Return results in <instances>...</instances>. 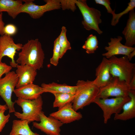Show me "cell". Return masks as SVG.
I'll return each mask as SVG.
<instances>
[{"label":"cell","mask_w":135,"mask_h":135,"mask_svg":"<svg viewBox=\"0 0 135 135\" xmlns=\"http://www.w3.org/2000/svg\"><path fill=\"white\" fill-rule=\"evenodd\" d=\"M98 41L96 36L92 34L90 35L87 38L82 48L88 54L94 53L98 48Z\"/></svg>","instance_id":"cb8c5ba5"},{"label":"cell","mask_w":135,"mask_h":135,"mask_svg":"<svg viewBox=\"0 0 135 135\" xmlns=\"http://www.w3.org/2000/svg\"><path fill=\"white\" fill-rule=\"evenodd\" d=\"M109 59L112 77H117L129 84L135 72V64L130 62L126 56L119 58L114 56Z\"/></svg>","instance_id":"277c9868"},{"label":"cell","mask_w":135,"mask_h":135,"mask_svg":"<svg viewBox=\"0 0 135 135\" xmlns=\"http://www.w3.org/2000/svg\"><path fill=\"white\" fill-rule=\"evenodd\" d=\"M128 6L122 12L119 13H116L112 16L111 22V24L112 26H115L118 22L120 18L123 15L127 14L130 10L134 9L135 7V0H130L128 3Z\"/></svg>","instance_id":"d4e9b609"},{"label":"cell","mask_w":135,"mask_h":135,"mask_svg":"<svg viewBox=\"0 0 135 135\" xmlns=\"http://www.w3.org/2000/svg\"><path fill=\"white\" fill-rule=\"evenodd\" d=\"M60 48L59 44L58 37L54 42L53 55L50 60L51 64L55 66L57 65L60 58Z\"/></svg>","instance_id":"484cf974"},{"label":"cell","mask_w":135,"mask_h":135,"mask_svg":"<svg viewBox=\"0 0 135 135\" xmlns=\"http://www.w3.org/2000/svg\"><path fill=\"white\" fill-rule=\"evenodd\" d=\"M96 4L104 6L107 10L108 12L111 14L112 16L115 14V10H113L110 6V3L109 0H95Z\"/></svg>","instance_id":"f546056e"},{"label":"cell","mask_w":135,"mask_h":135,"mask_svg":"<svg viewBox=\"0 0 135 135\" xmlns=\"http://www.w3.org/2000/svg\"><path fill=\"white\" fill-rule=\"evenodd\" d=\"M5 110L4 109L0 110V132L2 131L6 124L8 122L10 117L9 114L7 115L4 114Z\"/></svg>","instance_id":"83f0119b"},{"label":"cell","mask_w":135,"mask_h":135,"mask_svg":"<svg viewBox=\"0 0 135 135\" xmlns=\"http://www.w3.org/2000/svg\"><path fill=\"white\" fill-rule=\"evenodd\" d=\"M22 1L24 3L21 7L20 13H26L34 19L40 18L46 12L61 8L60 0H44L46 4L42 5L36 4L34 0Z\"/></svg>","instance_id":"52a82bcc"},{"label":"cell","mask_w":135,"mask_h":135,"mask_svg":"<svg viewBox=\"0 0 135 135\" xmlns=\"http://www.w3.org/2000/svg\"><path fill=\"white\" fill-rule=\"evenodd\" d=\"M130 100L123 105L122 113L114 114V120H126L135 117V90H131L129 94Z\"/></svg>","instance_id":"e0dca14e"},{"label":"cell","mask_w":135,"mask_h":135,"mask_svg":"<svg viewBox=\"0 0 135 135\" xmlns=\"http://www.w3.org/2000/svg\"><path fill=\"white\" fill-rule=\"evenodd\" d=\"M14 102L22 109V113L14 112V115L17 118L26 120L29 123L35 121L40 122V115L42 111L43 103L41 96L33 100L18 98Z\"/></svg>","instance_id":"3957f363"},{"label":"cell","mask_w":135,"mask_h":135,"mask_svg":"<svg viewBox=\"0 0 135 135\" xmlns=\"http://www.w3.org/2000/svg\"><path fill=\"white\" fill-rule=\"evenodd\" d=\"M2 12L0 13V35L2 36L4 34V32L5 23L3 20Z\"/></svg>","instance_id":"1f68e13d"},{"label":"cell","mask_w":135,"mask_h":135,"mask_svg":"<svg viewBox=\"0 0 135 135\" xmlns=\"http://www.w3.org/2000/svg\"><path fill=\"white\" fill-rule=\"evenodd\" d=\"M12 67L10 66L7 64L5 63L2 62H0V78L4 74L10 72Z\"/></svg>","instance_id":"4dcf8cb0"},{"label":"cell","mask_w":135,"mask_h":135,"mask_svg":"<svg viewBox=\"0 0 135 135\" xmlns=\"http://www.w3.org/2000/svg\"><path fill=\"white\" fill-rule=\"evenodd\" d=\"M17 31L16 27L13 24H10L5 26L4 29V34L12 36L15 34Z\"/></svg>","instance_id":"f1b7e54d"},{"label":"cell","mask_w":135,"mask_h":135,"mask_svg":"<svg viewBox=\"0 0 135 135\" xmlns=\"http://www.w3.org/2000/svg\"><path fill=\"white\" fill-rule=\"evenodd\" d=\"M122 39L120 36H118L117 38H111L110 42L108 43V46L104 48L107 52L103 53L102 56L108 59L118 54L128 57L131 52L135 50V48L122 44L121 42Z\"/></svg>","instance_id":"7c38bea8"},{"label":"cell","mask_w":135,"mask_h":135,"mask_svg":"<svg viewBox=\"0 0 135 135\" xmlns=\"http://www.w3.org/2000/svg\"><path fill=\"white\" fill-rule=\"evenodd\" d=\"M4 109L6 110L8 109V108L6 104L2 105L0 104V110Z\"/></svg>","instance_id":"e575fe53"},{"label":"cell","mask_w":135,"mask_h":135,"mask_svg":"<svg viewBox=\"0 0 135 135\" xmlns=\"http://www.w3.org/2000/svg\"><path fill=\"white\" fill-rule=\"evenodd\" d=\"M129 84L131 90H135V72Z\"/></svg>","instance_id":"d6a6232c"},{"label":"cell","mask_w":135,"mask_h":135,"mask_svg":"<svg viewBox=\"0 0 135 135\" xmlns=\"http://www.w3.org/2000/svg\"><path fill=\"white\" fill-rule=\"evenodd\" d=\"M96 78L93 80V82L99 88L106 86L110 83L113 77L110 72L109 59L103 57L96 69Z\"/></svg>","instance_id":"4fadbf2b"},{"label":"cell","mask_w":135,"mask_h":135,"mask_svg":"<svg viewBox=\"0 0 135 135\" xmlns=\"http://www.w3.org/2000/svg\"><path fill=\"white\" fill-rule=\"evenodd\" d=\"M77 88L72 101V107L76 111L93 102L98 93L99 88L93 80H79L76 84Z\"/></svg>","instance_id":"7a4b0ae2"},{"label":"cell","mask_w":135,"mask_h":135,"mask_svg":"<svg viewBox=\"0 0 135 135\" xmlns=\"http://www.w3.org/2000/svg\"><path fill=\"white\" fill-rule=\"evenodd\" d=\"M130 90L129 84L126 81L117 77H113L108 84L99 88L96 98H105L111 96L127 97L129 96Z\"/></svg>","instance_id":"ba28073f"},{"label":"cell","mask_w":135,"mask_h":135,"mask_svg":"<svg viewBox=\"0 0 135 135\" xmlns=\"http://www.w3.org/2000/svg\"><path fill=\"white\" fill-rule=\"evenodd\" d=\"M53 94L55 97L53 107L58 108V109L72 102L74 94L68 93H55Z\"/></svg>","instance_id":"7402d4cb"},{"label":"cell","mask_w":135,"mask_h":135,"mask_svg":"<svg viewBox=\"0 0 135 135\" xmlns=\"http://www.w3.org/2000/svg\"><path fill=\"white\" fill-rule=\"evenodd\" d=\"M122 33L126 40L124 45L132 47L135 44V12L134 9L129 12L126 26Z\"/></svg>","instance_id":"ac0fdd59"},{"label":"cell","mask_w":135,"mask_h":135,"mask_svg":"<svg viewBox=\"0 0 135 135\" xmlns=\"http://www.w3.org/2000/svg\"><path fill=\"white\" fill-rule=\"evenodd\" d=\"M76 0H60L61 8L63 10H70L74 12L76 9Z\"/></svg>","instance_id":"4316f807"},{"label":"cell","mask_w":135,"mask_h":135,"mask_svg":"<svg viewBox=\"0 0 135 135\" xmlns=\"http://www.w3.org/2000/svg\"><path fill=\"white\" fill-rule=\"evenodd\" d=\"M40 117V122H33L34 127L48 135H60V128L63 123L52 116L47 117L42 111Z\"/></svg>","instance_id":"8fae6325"},{"label":"cell","mask_w":135,"mask_h":135,"mask_svg":"<svg viewBox=\"0 0 135 135\" xmlns=\"http://www.w3.org/2000/svg\"><path fill=\"white\" fill-rule=\"evenodd\" d=\"M18 80V77L14 71L6 74L4 77L0 78V96L6 102L10 113L15 112V102L12 101V96Z\"/></svg>","instance_id":"8992f818"},{"label":"cell","mask_w":135,"mask_h":135,"mask_svg":"<svg viewBox=\"0 0 135 135\" xmlns=\"http://www.w3.org/2000/svg\"><path fill=\"white\" fill-rule=\"evenodd\" d=\"M135 50L133 51V52H131L127 58L129 61H130L132 59V58L135 56Z\"/></svg>","instance_id":"836d02e7"},{"label":"cell","mask_w":135,"mask_h":135,"mask_svg":"<svg viewBox=\"0 0 135 135\" xmlns=\"http://www.w3.org/2000/svg\"><path fill=\"white\" fill-rule=\"evenodd\" d=\"M76 4L83 16L82 23L84 27L88 30H94L98 34H102L103 32L99 26V24L102 22L100 11L89 7L86 0H76Z\"/></svg>","instance_id":"5b68a950"},{"label":"cell","mask_w":135,"mask_h":135,"mask_svg":"<svg viewBox=\"0 0 135 135\" xmlns=\"http://www.w3.org/2000/svg\"><path fill=\"white\" fill-rule=\"evenodd\" d=\"M23 45L16 43L12 38L10 35L4 34L0 36V62L5 56L10 58V66L12 68H16L18 64L14 60L16 51L21 50Z\"/></svg>","instance_id":"30bf717a"},{"label":"cell","mask_w":135,"mask_h":135,"mask_svg":"<svg viewBox=\"0 0 135 135\" xmlns=\"http://www.w3.org/2000/svg\"><path fill=\"white\" fill-rule=\"evenodd\" d=\"M130 100L129 96L110 98H96L93 103L96 104L102 110L104 122L106 124L112 114L120 113L124 104Z\"/></svg>","instance_id":"9c48e42d"},{"label":"cell","mask_w":135,"mask_h":135,"mask_svg":"<svg viewBox=\"0 0 135 135\" xmlns=\"http://www.w3.org/2000/svg\"><path fill=\"white\" fill-rule=\"evenodd\" d=\"M29 122L26 120H14L9 135H40L30 129Z\"/></svg>","instance_id":"44dd1931"},{"label":"cell","mask_w":135,"mask_h":135,"mask_svg":"<svg viewBox=\"0 0 135 135\" xmlns=\"http://www.w3.org/2000/svg\"><path fill=\"white\" fill-rule=\"evenodd\" d=\"M50 116L56 118L64 124H68L80 120L82 116L73 108L72 102L66 105L57 111L53 112Z\"/></svg>","instance_id":"5bb4252c"},{"label":"cell","mask_w":135,"mask_h":135,"mask_svg":"<svg viewBox=\"0 0 135 135\" xmlns=\"http://www.w3.org/2000/svg\"><path fill=\"white\" fill-rule=\"evenodd\" d=\"M16 73L18 78L16 88L33 83L37 74L36 70L27 65H18Z\"/></svg>","instance_id":"2e32d148"},{"label":"cell","mask_w":135,"mask_h":135,"mask_svg":"<svg viewBox=\"0 0 135 135\" xmlns=\"http://www.w3.org/2000/svg\"></svg>","instance_id":"d590c367"},{"label":"cell","mask_w":135,"mask_h":135,"mask_svg":"<svg viewBox=\"0 0 135 135\" xmlns=\"http://www.w3.org/2000/svg\"><path fill=\"white\" fill-rule=\"evenodd\" d=\"M22 2L20 0H0V13L6 12L9 16L15 19L20 13Z\"/></svg>","instance_id":"d6986e66"},{"label":"cell","mask_w":135,"mask_h":135,"mask_svg":"<svg viewBox=\"0 0 135 135\" xmlns=\"http://www.w3.org/2000/svg\"><path fill=\"white\" fill-rule=\"evenodd\" d=\"M61 29L60 34L58 36L60 48V58L62 57L68 50L71 49L70 43L68 40L66 36L67 30L66 28L63 26Z\"/></svg>","instance_id":"603a6c76"},{"label":"cell","mask_w":135,"mask_h":135,"mask_svg":"<svg viewBox=\"0 0 135 135\" xmlns=\"http://www.w3.org/2000/svg\"><path fill=\"white\" fill-rule=\"evenodd\" d=\"M41 86L43 88L44 92H49L52 94L55 93H68L74 94L77 88L76 86H72L54 82L48 84L43 83Z\"/></svg>","instance_id":"ffe728a7"},{"label":"cell","mask_w":135,"mask_h":135,"mask_svg":"<svg viewBox=\"0 0 135 135\" xmlns=\"http://www.w3.org/2000/svg\"><path fill=\"white\" fill-rule=\"evenodd\" d=\"M21 50L16 61L17 63L28 66L36 70L43 67L44 54L38 39L28 40L23 45Z\"/></svg>","instance_id":"6da1fadb"},{"label":"cell","mask_w":135,"mask_h":135,"mask_svg":"<svg viewBox=\"0 0 135 135\" xmlns=\"http://www.w3.org/2000/svg\"><path fill=\"white\" fill-rule=\"evenodd\" d=\"M14 92L18 98L29 100L37 99L44 92L41 86L33 83L16 88Z\"/></svg>","instance_id":"9a60e30c"}]
</instances>
